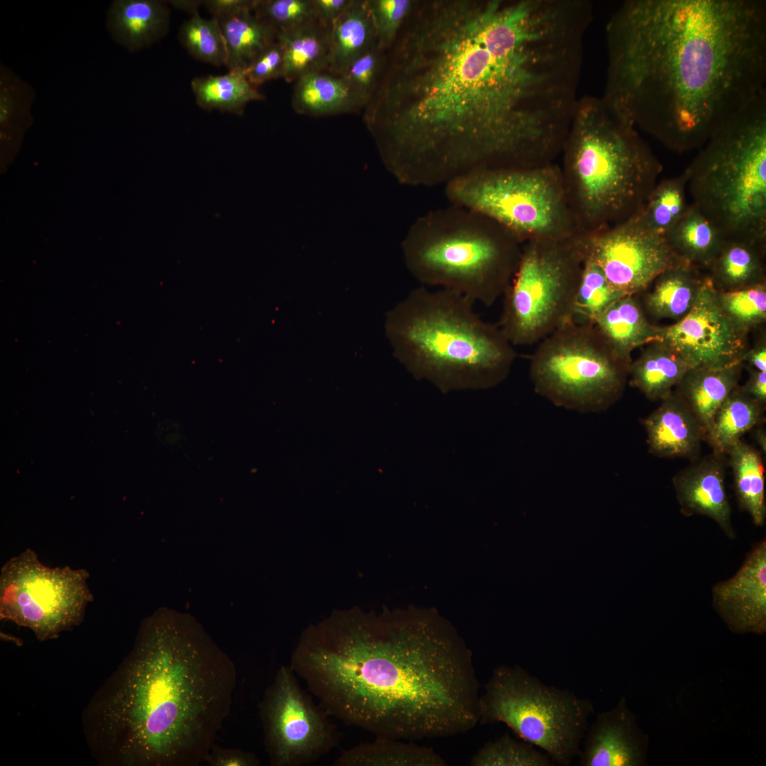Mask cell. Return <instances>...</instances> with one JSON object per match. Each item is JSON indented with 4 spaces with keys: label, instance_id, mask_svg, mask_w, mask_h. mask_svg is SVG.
<instances>
[{
    "label": "cell",
    "instance_id": "cell-16",
    "mask_svg": "<svg viewBox=\"0 0 766 766\" xmlns=\"http://www.w3.org/2000/svg\"><path fill=\"white\" fill-rule=\"evenodd\" d=\"M748 333L721 308L708 274L690 311L675 323L660 326L658 340L677 353L689 368H722L743 362Z\"/></svg>",
    "mask_w": 766,
    "mask_h": 766
},
{
    "label": "cell",
    "instance_id": "cell-41",
    "mask_svg": "<svg viewBox=\"0 0 766 766\" xmlns=\"http://www.w3.org/2000/svg\"><path fill=\"white\" fill-rule=\"evenodd\" d=\"M717 296L727 316L742 331L748 333L765 322V282L733 291H717Z\"/></svg>",
    "mask_w": 766,
    "mask_h": 766
},
{
    "label": "cell",
    "instance_id": "cell-32",
    "mask_svg": "<svg viewBox=\"0 0 766 766\" xmlns=\"http://www.w3.org/2000/svg\"><path fill=\"white\" fill-rule=\"evenodd\" d=\"M765 247L726 240L707 274L716 290L728 292L765 282Z\"/></svg>",
    "mask_w": 766,
    "mask_h": 766
},
{
    "label": "cell",
    "instance_id": "cell-22",
    "mask_svg": "<svg viewBox=\"0 0 766 766\" xmlns=\"http://www.w3.org/2000/svg\"><path fill=\"white\" fill-rule=\"evenodd\" d=\"M367 100L342 76L321 70L305 74L294 82L292 106L299 114L329 116L357 111Z\"/></svg>",
    "mask_w": 766,
    "mask_h": 766
},
{
    "label": "cell",
    "instance_id": "cell-39",
    "mask_svg": "<svg viewBox=\"0 0 766 766\" xmlns=\"http://www.w3.org/2000/svg\"><path fill=\"white\" fill-rule=\"evenodd\" d=\"M178 38L194 59L216 67L226 66V44L217 19L195 13L181 25Z\"/></svg>",
    "mask_w": 766,
    "mask_h": 766
},
{
    "label": "cell",
    "instance_id": "cell-34",
    "mask_svg": "<svg viewBox=\"0 0 766 766\" xmlns=\"http://www.w3.org/2000/svg\"><path fill=\"white\" fill-rule=\"evenodd\" d=\"M764 409L738 385L716 412L704 440L714 453L727 454L744 433L759 423Z\"/></svg>",
    "mask_w": 766,
    "mask_h": 766
},
{
    "label": "cell",
    "instance_id": "cell-7",
    "mask_svg": "<svg viewBox=\"0 0 766 766\" xmlns=\"http://www.w3.org/2000/svg\"><path fill=\"white\" fill-rule=\"evenodd\" d=\"M523 244L489 217L451 204L418 216L401 249L407 270L421 286L490 306L512 281Z\"/></svg>",
    "mask_w": 766,
    "mask_h": 766
},
{
    "label": "cell",
    "instance_id": "cell-38",
    "mask_svg": "<svg viewBox=\"0 0 766 766\" xmlns=\"http://www.w3.org/2000/svg\"><path fill=\"white\" fill-rule=\"evenodd\" d=\"M623 296L626 295L608 282L599 266L584 257L571 321L578 325L594 326L596 319Z\"/></svg>",
    "mask_w": 766,
    "mask_h": 766
},
{
    "label": "cell",
    "instance_id": "cell-47",
    "mask_svg": "<svg viewBox=\"0 0 766 766\" xmlns=\"http://www.w3.org/2000/svg\"><path fill=\"white\" fill-rule=\"evenodd\" d=\"M255 0H204V6L217 20L253 10Z\"/></svg>",
    "mask_w": 766,
    "mask_h": 766
},
{
    "label": "cell",
    "instance_id": "cell-28",
    "mask_svg": "<svg viewBox=\"0 0 766 766\" xmlns=\"http://www.w3.org/2000/svg\"><path fill=\"white\" fill-rule=\"evenodd\" d=\"M682 262L707 270L726 239L719 230L692 204L665 235Z\"/></svg>",
    "mask_w": 766,
    "mask_h": 766
},
{
    "label": "cell",
    "instance_id": "cell-26",
    "mask_svg": "<svg viewBox=\"0 0 766 766\" xmlns=\"http://www.w3.org/2000/svg\"><path fill=\"white\" fill-rule=\"evenodd\" d=\"M283 52L282 78L289 83L317 71L328 70L330 28L319 20L277 34Z\"/></svg>",
    "mask_w": 766,
    "mask_h": 766
},
{
    "label": "cell",
    "instance_id": "cell-44",
    "mask_svg": "<svg viewBox=\"0 0 766 766\" xmlns=\"http://www.w3.org/2000/svg\"><path fill=\"white\" fill-rule=\"evenodd\" d=\"M383 61V52L374 45L353 61L341 74L367 103L377 86Z\"/></svg>",
    "mask_w": 766,
    "mask_h": 766
},
{
    "label": "cell",
    "instance_id": "cell-17",
    "mask_svg": "<svg viewBox=\"0 0 766 766\" xmlns=\"http://www.w3.org/2000/svg\"><path fill=\"white\" fill-rule=\"evenodd\" d=\"M713 605L736 633L766 631V541L757 543L736 573L712 588Z\"/></svg>",
    "mask_w": 766,
    "mask_h": 766
},
{
    "label": "cell",
    "instance_id": "cell-3",
    "mask_svg": "<svg viewBox=\"0 0 766 766\" xmlns=\"http://www.w3.org/2000/svg\"><path fill=\"white\" fill-rule=\"evenodd\" d=\"M289 665L330 716L376 737L445 738L479 723L472 651L433 611H335L303 632Z\"/></svg>",
    "mask_w": 766,
    "mask_h": 766
},
{
    "label": "cell",
    "instance_id": "cell-31",
    "mask_svg": "<svg viewBox=\"0 0 766 766\" xmlns=\"http://www.w3.org/2000/svg\"><path fill=\"white\" fill-rule=\"evenodd\" d=\"M375 44L367 0H353L330 27L328 70L341 75L350 64Z\"/></svg>",
    "mask_w": 766,
    "mask_h": 766
},
{
    "label": "cell",
    "instance_id": "cell-10",
    "mask_svg": "<svg viewBox=\"0 0 766 766\" xmlns=\"http://www.w3.org/2000/svg\"><path fill=\"white\" fill-rule=\"evenodd\" d=\"M445 192L450 204L489 217L522 243L579 235L556 163L475 171L447 184Z\"/></svg>",
    "mask_w": 766,
    "mask_h": 766
},
{
    "label": "cell",
    "instance_id": "cell-29",
    "mask_svg": "<svg viewBox=\"0 0 766 766\" xmlns=\"http://www.w3.org/2000/svg\"><path fill=\"white\" fill-rule=\"evenodd\" d=\"M645 345L639 357L630 364V384L648 399L662 400L672 393V388L690 368L662 342L654 340Z\"/></svg>",
    "mask_w": 766,
    "mask_h": 766
},
{
    "label": "cell",
    "instance_id": "cell-49",
    "mask_svg": "<svg viewBox=\"0 0 766 766\" xmlns=\"http://www.w3.org/2000/svg\"><path fill=\"white\" fill-rule=\"evenodd\" d=\"M749 377L741 389L749 397L765 407L766 404V372L748 367Z\"/></svg>",
    "mask_w": 766,
    "mask_h": 766
},
{
    "label": "cell",
    "instance_id": "cell-33",
    "mask_svg": "<svg viewBox=\"0 0 766 766\" xmlns=\"http://www.w3.org/2000/svg\"><path fill=\"white\" fill-rule=\"evenodd\" d=\"M227 48L226 67L243 71L267 48L277 40V32L253 10L218 20Z\"/></svg>",
    "mask_w": 766,
    "mask_h": 766
},
{
    "label": "cell",
    "instance_id": "cell-40",
    "mask_svg": "<svg viewBox=\"0 0 766 766\" xmlns=\"http://www.w3.org/2000/svg\"><path fill=\"white\" fill-rule=\"evenodd\" d=\"M472 766H552L553 762L544 752L508 733L484 743L472 757Z\"/></svg>",
    "mask_w": 766,
    "mask_h": 766
},
{
    "label": "cell",
    "instance_id": "cell-13",
    "mask_svg": "<svg viewBox=\"0 0 766 766\" xmlns=\"http://www.w3.org/2000/svg\"><path fill=\"white\" fill-rule=\"evenodd\" d=\"M84 569L50 567L28 548L9 559L0 573V618L30 629L45 641L83 621L93 601Z\"/></svg>",
    "mask_w": 766,
    "mask_h": 766
},
{
    "label": "cell",
    "instance_id": "cell-48",
    "mask_svg": "<svg viewBox=\"0 0 766 766\" xmlns=\"http://www.w3.org/2000/svg\"><path fill=\"white\" fill-rule=\"evenodd\" d=\"M353 0H313L318 20L328 28L344 13Z\"/></svg>",
    "mask_w": 766,
    "mask_h": 766
},
{
    "label": "cell",
    "instance_id": "cell-21",
    "mask_svg": "<svg viewBox=\"0 0 766 766\" xmlns=\"http://www.w3.org/2000/svg\"><path fill=\"white\" fill-rule=\"evenodd\" d=\"M167 1L114 0L107 11L106 26L112 39L134 52L160 41L169 31Z\"/></svg>",
    "mask_w": 766,
    "mask_h": 766
},
{
    "label": "cell",
    "instance_id": "cell-8",
    "mask_svg": "<svg viewBox=\"0 0 766 766\" xmlns=\"http://www.w3.org/2000/svg\"><path fill=\"white\" fill-rule=\"evenodd\" d=\"M684 170L692 202L726 240L766 245V91L724 122Z\"/></svg>",
    "mask_w": 766,
    "mask_h": 766
},
{
    "label": "cell",
    "instance_id": "cell-35",
    "mask_svg": "<svg viewBox=\"0 0 766 766\" xmlns=\"http://www.w3.org/2000/svg\"><path fill=\"white\" fill-rule=\"evenodd\" d=\"M196 101L201 109L242 115L246 105L265 96L246 78L241 70H229L221 75L196 77L191 82Z\"/></svg>",
    "mask_w": 766,
    "mask_h": 766
},
{
    "label": "cell",
    "instance_id": "cell-27",
    "mask_svg": "<svg viewBox=\"0 0 766 766\" xmlns=\"http://www.w3.org/2000/svg\"><path fill=\"white\" fill-rule=\"evenodd\" d=\"M702 270L680 263L661 273L643 299L645 310L656 318L677 321L683 318L693 306L707 277Z\"/></svg>",
    "mask_w": 766,
    "mask_h": 766
},
{
    "label": "cell",
    "instance_id": "cell-24",
    "mask_svg": "<svg viewBox=\"0 0 766 766\" xmlns=\"http://www.w3.org/2000/svg\"><path fill=\"white\" fill-rule=\"evenodd\" d=\"M35 96L30 83L0 63V151L4 166L14 159L33 123L32 106Z\"/></svg>",
    "mask_w": 766,
    "mask_h": 766
},
{
    "label": "cell",
    "instance_id": "cell-46",
    "mask_svg": "<svg viewBox=\"0 0 766 766\" xmlns=\"http://www.w3.org/2000/svg\"><path fill=\"white\" fill-rule=\"evenodd\" d=\"M204 763L210 766H258L260 761L252 752L224 748L215 743Z\"/></svg>",
    "mask_w": 766,
    "mask_h": 766
},
{
    "label": "cell",
    "instance_id": "cell-18",
    "mask_svg": "<svg viewBox=\"0 0 766 766\" xmlns=\"http://www.w3.org/2000/svg\"><path fill=\"white\" fill-rule=\"evenodd\" d=\"M648 738L622 696L614 709L598 714L589 724L578 755L579 765H645Z\"/></svg>",
    "mask_w": 766,
    "mask_h": 766
},
{
    "label": "cell",
    "instance_id": "cell-36",
    "mask_svg": "<svg viewBox=\"0 0 766 766\" xmlns=\"http://www.w3.org/2000/svg\"><path fill=\"white\" fill-rule=\"evenodd\" d=\"M732 468L736 496L740 507L757 526L766 519L764 467L759 452L741 440L727 453Z\"/></svg>",
    "mask_w": 766,
    "mask_h": 766
},
{
    "label": "cell",
    "instance_id": "cell-12",
    "mask_svg": "<svg viewBox=\"0 0 766 766\" xmlns=\"http://www.w3.org/2000/svg\"><path fill=\"white\" fill-rule=\"evenodd\" d=\"M629 366L594 326L570 321L540 341L529 373L535 392L557 406L594 413L621 397Z\"/></svg>",
    "mask_w": 766,
    "mask_h": 766
},
{
    "label": "cell",
    "instance_id": "cell-1",
    "mask_svg": "<svg viewBox=\"0 0 766 766\" xmlns=\"http://www.w3.org/2000/svg\"><path fill=\"white\" fill-rule=\"evenodd\" d=\"M579 82L574 42L543 0L414 1L365 119L399 182L445 186L554 162Z\"/></svg>",
    "mask_w": 766,
    "mask_h": 766
},
{
    "label": "cell",
    "instance_id": "cell-6",
    "mask_svg": "<svg viewBox=\"0 0 766 766\" xmlns=\"http://www.w3.org/2000/svg\"><path fill=\"white\" fill-rule=\"evenodd\" d=\"M560 155L565 196L579 235L637 213L662 171L638 131L591 95L579 96Z\"/></svg>",
    "mask_w": 766,
    "mask_h": 766
},
{
    "label": "cell",
    "instance_id": "cell-52",
    "mask_svg": "<svg viewBox=\"0 0 766 766\" xmlns=\"http://www.w3.org/2000/svg\"><path fill=\"white\" fill-rule=\"evenodd\" d=\"M755 439H756V441H757V444L759 445V446L760 447L762 450L764 452V454H765V450H766L765 431L763 429H759L756 432Z\"/></svg>",
    "mask_w": 766,
    "mask_h": 766
},
{
    "label": "cell",
    "instance_id": "cell-2",
    "mask_svg": "<svg viewBox=\"0 0 766 766\" xmlns=\"http://www.w3.org/2000/svg\"><path fill=\"white\" fill-rule=\"evenodd\" d=\"M601 98L666 148H701L765 92L763 0H626L606 26Z\"/></svg>",
    "mask_w": 766,
    "mask_h": 766
},
{
    "label": "cell",
    "instance_id": "cell-51",
    "mask_svg": "<svg viewBox=\"0 0 766 766\" xmlns=\"http://www.w3.org/2000/svg\"><path fill=\"white\" fill-rule=\"evenodd\" d=\"M167 2L174 9L186 11L192 16L199 13V9L204 4V0H170Z\"/></svg>",
    "mask_w": 766,
    "mask_h": 766
},
{
    "label": "cell",
    "instance_id": "cell-30",
    "mask_svg": "<svg viewBox=\"0 0 766 766\" xmlns=\"http://www.w3.org/2000/svg\"><path fill=\"white\" fill-rule=\"evenodd\" d=\"M335 766H445V760L432 748L413 740L376 737L342 752Z\"/></svg>",
    "mask_w": 766,
    "mask_h": 766
},
{
    "label": "cell",
    "instance_id": "cell-45",
    "mask_svg": "<svg viewBox=\"0 0 766 766\" xmlns=\"http://www.w3.org/2000/svg\"><path fill=\"white\" fill-rule=\"evenodd\" d=\"M283 52L277 40L262 51L243 72L255 87L272 79L282 78Z\"/></svg>",
    "mask_w": 766,
    "mask_h": 766
},
{
    "label": "cell",
    "instance_id": "cell-15",
    "mask_svg": "<svg viewBox=\"0 0 766 766\" xmlns=\"http://www.w3.org/2000/svg\"><path fill=\"white\" fill-rule=\"evenodd\" d=\"M579 237L584 257L598 265L608 282L625 295L646 290L661 273L683 263L664 235L647 230L635 216Z\"/></svg>",
    "mask_w": 766,
    "mask_h": 766
},
{
    "label": "cell",
    "instance_id": "cell-9",
    "mask_svg": "<svg viewBox=\"0 0 766 766\" xmlns=\"http://www.w3.org/2000/svg\"><path fill=\"white\" fill-rule=\"evenodd\" d=\"M592 702L549 686L518 665L495 667L479 699V723H501L553 760L569 766L578 757Z\"/></svg>",
    "mask_w": 766,
    "mask_h": 766
},
{
    "label": "cell",
    "instance_id": "cell-5",
    "mask_svg": "<svg viewBox=\"0 0 766 766\" xmlns=\"http://www.w3.org/2000/svg\"><path fill=\"white\" fill-rule=\"evenodd\" d=\"M474 304L450 290L413 289L386 313L384 333L394 357L415 379L443 393L497 386L516 353Z\"/></svg>",
    "mask_w": 766,
    "mask_h": 766
},
{
    "label": "cell",
    "instance_id": "cell-11",
    "mask_svg": "<svg viewBox=\"0 0 766 766\" xmlns=\"http://www.w3.org/2000/svg\"><path fill=\"white\" fill-rule=\"evenodd\" d=\"M584 260L579 235L523 243L498 323L513 346L540 342L571 321Z\"/></svg>",
    "mask_w": 766,
    "mask_h": 766
},
{
    "label": "cell",
    "instance_id": "cell-42",
    "mask_svg": "<svg viewBox=\"0 0 766 766\" xmlns=\"http://www.w3.org/2000/svg\"><path fill=\"white\" fill-rule=\"evenodd\" d=\"M253 12L277 33L318 20L313 0H255Z\"/></svg>",
    "mask_w": 766,
    "mask_h": 766
},
{
    "label": "cell",
    "instance_id": "cell-37",
    "mask_svg": "<svg viewBox=\"0 0 766 766\" xmlns=\"http://www.w3.org/2000/svg\"><path fill=\"white\" fill-rule=\"evenodd\" d=\"M687 177L658 181L640 210L634 216L647 230L664 235L687 210Z\"/></svg>",
    "mask_w": 766,
    "mask_h": 766
},
{
    "label": "cell",
    "instance_id": "cell-20",
    "mask_svg": "<svg viewBox=\"0 0 766 766\" xmlns=\"http://www.w3.org/2000/svg\"><path fill=\"white\" fill-rule=\"evenodd\" d=\"M643 420L650 452L662 457H697L704 434L681 398L672 393Z\"/></svg>",
    "mask_w": 766,
    "mask_h": 766
},
{
    "label": "cell",
    "instance_id": "cell-43",
    "mask_svg": "<svg viewBox=\"0 0 766 766\" xmlns=\"http://www.w3.org/2000/svg\"><path fill=\"white\" fill-rule=\"evenodd\" d=\"M413 2L410 0H367L375 44L379 50L386 51L393 44Z\"/></svg>",
    "mask_w": 766,
    "mask_h": 766
},
{
    "label": "cell",
    "instance_id": "cell-19",
    "mask_svg": "<svg viewBox=\"0 0 766 766\" xmlns=\"http://www.w3.org/2000/svg\"><path fill=\"white\" fill-rule=\"evenodd\" d=\"M682 513L713 519L730 538L736 536L725 486L723 455L706 457L679 472L672 479Z\"/></svg>",
    "mask_w": 766,
    "mask_h": 766
},
{
    "label": "cell",
    "instance_id": "cell-4",
    "mask_svg": "<svg viewBox=\"0 0 766 766\" xmlns=\"http://www.w3.org/2000/svg\"><path fill=\"white\" fill-rule=\"evenodd\" d=\"M236 683L225 652L184 621L155 615L91 706V736L123 766H198L230 714Z\"/></svg>",
    "mask_w": 766,
    "mask_h": 766
},
{
    "label": "cell",
    "instance_id": "cell-14",
    "mask_svg": "<svg viewBox=\"0 0 766 766\" xmlns=\"http://www.w3.org/2000/svg\"><path fill=\"white\" fill-rule=\"evenodd\" d=\"M290 665H282L259 704L264 743L272 766H301L338 746L340 733L306 694Z\"/></svg>",
    "mask_w": 766,
    "mask_h": 766
},
{
    "label": "cell",
    "instance_id": "cell-50",
    "mask_svg": "<svg viewBox=\"0 0 766 766\" xmlns=\"http://www.w3.org/2000/svg\"><path fill=\"white\" fill-rule=\"evenodd\" d=\"M748 364V367L762 372H766V345L765 341L748 350L743 362Z\"/></svg>",
    "mask_w": 766,
    "mask_h": 766
},
{
    "label": "cell",
    "instance_id": "cell-25",
    "mask_svg": "<svg viewBox=\"0 0 766 766\" xmlns=\"http://www.w3.org/2000/svg\"><path fill=\"white\" fill-rule=\"evenodd\" d=\"M743 362L722 368H691L675 392L699 423L704 438L714 416L738 386Z\"/></svg>",
    "mask_w": 766,
    "mask_h": 766
},
{
    "label": "cell",
    "instance_id": "cell-23",
    "mask_svg": "<svg viewBox=\"0 0 766 766\" xmlns=\"http://www.w3.org/2000/svg\"><path fill=\"white\" fill-rule=\"evenodd\" d=\"M594 326L614 353L631 364L632 352L656 340L660 326L648 321L634 295H626L611 304Z\"/></svg>",
    "mask_w": 766,
    "mask_h": 766
}]
</instances>
